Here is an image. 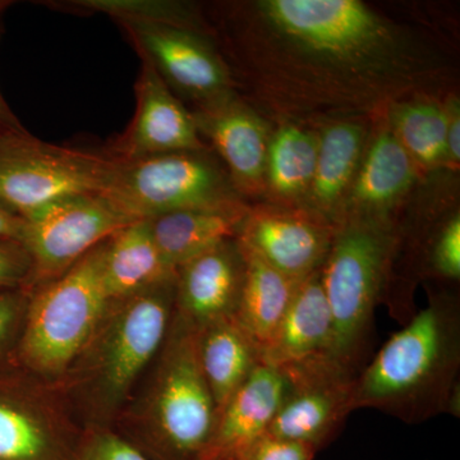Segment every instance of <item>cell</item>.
Masks as SVG:
<instances>
[{"mask_svg": "<svg viewBox=\"0 0 460 460\" xmlns=\"http://www.w3.org/2000/svg\"><path fill=\"white\" fill-rule=\"evenodd\" d=\"M104 195L132 220L244 201L210 147L114 160Z\"/></svg>", "mask_w": 460, "mask_h": 460, "instance_id": "7", "label": "cell"}, {"mask_svg": "<svg viewBox=\"0 0 460 460\" xmlns=\"http://www.w3.org/2000/svg\"><path fill=\"white\" fill-rule=\"evenodd\" d=\"M337 226L305 208L251 206L237 241L280 274L304 280L320 270Z\"/></svg>", "mask_w": 460, "mask_h": 460, "instance_id": "12", "label": "cell"}, {"mask_svg": "<svg viewBox=\"0 0 460 460\" xmlns=\"http://www.w3.org/2000/svg\"><path fill=\"white\" fill-rule=\"evenodd\" d=\"M460 278V217L458 211L429 226L423 257L422 281L456 284Z\"/></svg>", "mask_w": 460, "mask_h": 460, "instance_id": "28", "label": "cell"}, {"mask_svg": "<svg viewBox=\"0 0 460 460\" xmlns=\"http://www.w3.org/2000/svg\"><path fill=\"white\" fill-rule=\"evenodd\" d=\"M190 113L238 195L243 199L263 198L270 123L237 91Z\"/></svg>", "mask_w": 460, "mask_h": 460, "instance_id": "13", "label": "cell"}, {"mask_svg": "<svg viewBox=\"0 0 460 460\" xmlns=\"http://www.w3.org/2000/svg\"><path fill=\"white\" fill-rule=\"evenodd\" d=\"M136 222L104 193L58 199L25 219L22 243L32 261L30 290L65 274L86 253Z\"/></svg>", "mask_w": 460, "mask_h": 460, "instance_id": "9", "label": "cell"}, {"mask_svg": "<svg viewBox=\"0 0 460 460\" xmlns=\"http://www.w3.org/2000/svg\"><path fill=\"white\" fill-rule=\"evenodd\" d=\"M426 307L395 332L356 378L353 410L420 425L460 414V298L428 288Z\"/></svg>", "mask_w": 460, "mask_h": 460, "instance_id": "2", "label": "cell"}, {"mask_svg": "<svg viewBox=\"0 0 460 460\" xmlns=\"http://www.w3.org/2000/svg\"><path fill=\"white\" fill-rule=\"evenodd\" d=\"M65 5L80 9L81 12L107 14L117 23H159L214 36L213 29L204 13H201L198 5L190 3L169 0H75L65 3Z\"/></svg>", "mask_w": 460, "mask_h": 460, "instance_id": "27", "label": "cell"}, {"mask_svg": "<svg viewBox=\"0 0 460 460\" xmlns=\"http://www.w3.org/2000/svg\"><path fill=\"white\" fill-rule=\"evenodd\" d=\"M105 242L57 279L30 290L18 343L27 370L62 380L95 334L113 302L104 281Z\"/></svg>", "mask_w": 460, "mask_h": 460, "instance_id": "6", "label": "cell"}, {"mask_svg": "<svg viewBox=\"0 0 460 460\" xmlns=\"http://www.w3.org/2000/svg\"><path fill=\"white\" fill-rule=\"evenodd\" d=\"M175 278L157 250L148 220H136L105 242L104 281L111 301Z\"/></svg>", "mask_w": 460, "mask_h": 460, "instance_id": "24", "label": "cell"}, {"mask_svg": "<svg viewBox=\"0 0 460 460\" xmlns=\"http://www.w3.org/2000/svg\"><path fill=\"white\" fill-rule=\"evenodd\" d=\"M78 435L47 396L0 378V460H63Z\"/></svg>", "mask_w": 460, "mask_h": 460, "instance_id": "16", "label": "cell"}, {"mask_svg": "<svg viewBox=\"0 0 460 460\" xmlns=\"http://www.w3.org/2000/svg\"><path fill=\"white\" fill-rule=\"evenodd\" d=\"M316 454L308 445L266 432L239 450L232 460H314Z\"/></svg>", "mask_w": 460, "mask_h": 460, "instance_id": "30", "label": "cell"}, {"mask_svg": "<svg viewBox=\"0 0 460 460\" xmlns=\"http://www.w3.org/2000/svg\"><path fill=\"white\" fill-rule=\"evenodd\" d=\"M368 118H334L317 124L319 151L313 186L305 210L337 226L341 208L370 138Z\"/></svg>", "mask_w": 460, "mask_h": 460, "instance_id": "18", "label": "cell"}, {"mask_svg": "<svg viewBox=\"0 0 460 460\" xmlns=\"http://www.w3.org/2000/svg\"><path fill=\"white\" fill-rule=\"evenodd\" d=\"M198 354L217 414L262 362L261 348L234 316L213 321L198 330Z\"/></svg>", "mask_w": 460, "mask_h": 460, "instance_id": "23", "label": "cell"}, {"mask_svg": "<svg viewBox=\"0 0 460 460\" xmlns=\"http://www.w3.org/2000/svg\"><path fill=\"white\" fill-rule=\"evenodd\" d=\"M31 275V257L25 244L17 239L0 238V289H29Z\"/></svg>", "mask_w": 460, "mask_h": 460, "instance_id": "31", "label": "cell"}, {"mask_svg": "<svg viewBox=\"0 0 460 460\" xmlns=\"http://www.w3.org/2000/svg\"><path fill=\"white\" fill-rule=\"evenodd\" d=\"M440 96H414L395 102L385 117L420 174L444 169L447 114Z\"/></svg>", "mask_w": 460, "mask_h": 460, "instance_id": "26", "label": "cell"}, {"mask_svg": "<svg viewBox=\"0 0 460 460\" xmlns=\"http://www.w3.org/2000/svg\"><path fill=\"white\" fill-rule=\"evenodd\" d=\"M237 86L277 120L376 119L401 100L440 96L456 77L429 33L361 0H251L215 7Z\"/></svg>", "mask_w": 460, "mask_h": 460, "instance_id": "1", "label": "cell"}, {"mask_svg": "<svg viewBox=\"0 0 460 460\" xmlns=\"http://www.w3.org/2000/svg\"><path fill=\"white\" fill-rule=\"evenodd\" d=\"M175 314V278L111 302L65 377L96 426H105L162 350Z\"/></svg>", "mask_w": 460, "mask_h": 460, "instance_id": "3", "label": "cell"}, {"mask_svg": "<svg viewBox=\"0 0 460 460\" xmlns=\"http://www.w3.org/2000/svg\"><path fill=\"white\" fill-rule=\"evenodd\" d=\"M420 177L419 168L390 128L385 114L381 115L372 123L370 138L338 226L353 219L394 222L396 210Z\"/></svg>", "mask_w": 460, "mask_h": 460, "instance_id": "15", "label": "cell"}, {"mask_svg": "<svg viewBox=\"0 0 460 460\" xmlns=\"http://www.w3.org/2000/svg\"><path fill=\"white\" fill-rule=\"evenodd\" d=\"M287 389L280 368L260 363L217 414L208 460H232L239 450L266 434Z\"/></svg>", "mask_w": 460, "mask_h": 460, "instance_id": "20", "label": "cell"}, {"mask_svg": "<svg viewBox=\"0 0 460 460\" xmlns=\"http://www.w3.org/2000/svg\"><path fill=\"white\" fill-rule=\"evenodd\" d=\"M141 60L193 109L235 93L238 86L213 35L159 23L119 22ZM192 109V111H193Z\"/></svg>", "mask_w": 460, "mask_h": 460, "instance_id": "10", "label": "cell"}, {"mask_svg": "<svg viewBox=\"0 0 460 460\" xmlns=\"http://www.w3.org/2000/svg\"><path fill=\"white\" fill-rule=\"evenodd\" d=\"M114 160L58 146L26 129L0 133V205L23 220L69 196L104 193Z\"/></svg>", "mask_w": 460, "mask_h": 460, "instance_id": "8", "label": "cell"}, {"mask_svg": "<svg viewBox=\"0 0 460 460\" xmlns=\"http://www.w3.org/2000/svg\"><path fill=\"white\" fill-rule=\"evenodd\" d=\"M136 111L126 131L111 142L105 155L114 160L142 159L208 148L190 109L184 107L147 62L142 60L135 86Z\"/></svg>", "mask_w": 460, "mask_h": 460, "instance_id": "14", "label": "cell"}, {"mask_svg": "<svg viewBox=\"0 0 460 460\" xmlns=\"http://www.w3.org/2000/svg\"><path fill=\"white\" fill-rule=\"evenodd\" d=\"M155 361L133 441L155 460H208L217 410L199 366L198 329L174 314Z\"/></svg>", "mask_w": 460, "mask_h": 460, "instance_id": "4", "label": "cell"}, {"mask_svg": "<svg viewBox=\"0 0 460 460\" xmlns=\"http://www.w3.org/2000/svg\"><path fill=\"white\" fill-rule=\"evenodd\" d=\"M325 357L334 358V325L320 269L299 281L262 362L283 370Z\"/></svg>", "mask_w": 460, "mask_h": 460, "instance_id": "19", "label": "cell"}, {"mask_svg": "<svg viewBox=\"0 0 460 460\" xmlns=\"http://www.w3.org/2000/svg\"><path fill=\"white\" fill-rule=\"evenodd\" d=\"M396 220H345L321 268L334 325V358L359 375L370 361L375 314L383 301L394 250Z\"/></svg>", "mask_w": 460, "mask_h": 460, "instance_id": "5", "label": "cell"}, {"mask_svg": "<svg viewBox=\"0 0 460 460\" xmlns=\"http://www.w3.org/2000/svg\"><path fill=\"white\" fill-rule=\"evenodd\" d=\"M317 151L316 126L277 120L266 155L263 204L304 208L316 171Z\"/></svg>", "mask_w": 460, "mask_h": 460, "instance_id": "22", "label": "cell"}, {"mask_svg": "<svg viewBox=\"0 0 460 460\" xmlns=\"http://www.w3.org/2000/svg\"><path fill=\"white\" fill-rule=\"evenodd\" d=\"M12 2H7V0H0V20H2L3 14L7 11L9 7H11Z\"/></svg>", "mask_w": 460, "mask_h": 460, "instance_id": "36", "label": "cell"}, {"mask_svg": "<svg viewBox=\"0 0 460 460\" xmlns=\"http://www.w3.org/2000/svg\"><path fill=\"white\" fill-rule=\"evenodd\" d=\"M244 272L246 262L237 239L183 263L175 271V314L198 330L234 316Z\"/></svg>", "mask_w": 460, "mask_h": 460, "instance_id": "17", "label": "cell"}, {"mask_svg": "<svg viewBox=\"0 0 460 460\" xmlns=\"http://www.w3.org/2000/svg\"><path fill=\"white\" fill-rule=\"evenodd\" d=\"M251 206L246 201L190 208L148 220L163 261L172 271L226 241L237 239Z\"/></svg>", "mask_w": 460, "mask_h": 460, "instance_id": "21", "label": "cell"}, {"mask_svg": "<svg viewBox=\"0 0 460 460\" xmlns=\"http://www.w3.org/2000/svg\"><path fill=\"white\" fill-rule=\"evenodd\" d=\"M29 289H0V353L17 332L29 305Z\"/></svg>", "mask_w": 460, "mask_h": 460, "instance_id": "32", "label": "cell"}, {"mask_svg": "<svg viewBox=\"0 0 460 460\" xmlns=\"http://www.w3.org/2000/svg\"><path fill=\"white\" fill-rule=\"evenodd\" d=\"M63 460H155L132 438L107 426L93 425L77 440Z\"/></svg>", "mask_w": 460, "mask_h": 460, "instance_id": "29", "label": "cell"}, {"mask_svg": "<svg viewBox=\"0 0 460 460\" xmlns=\"http://www.w3.org/2000/svg\"><path fill=\"white\" fill-rule=\"evenodd\" d=\"M241 250L246 272L234 319L262 352L279 326L301 280L289 279L255 253L243 247Z\"/></svg>", "mask_w": 460, "mask_h": 460, "instance_id": "25", "label": "cell"}, {"mask_svg": "<svg viewBox=\"0 0 460 460\" xmlns=\"http://www.w3.org/2000/svg\"><path fill=\"white\" fill-rule=\"evenodd\" d=\"M288 389L268 434L296 441L317 453L325 449L343 429L353 410L358 375L332 357L281 370Z\"/></svg>", "mask_w": 460, "mask_h": 460, "instance_id": "11", "label": "cell"}, {"mask_svg": "<svg viewBox=\"0 0 460 460\" xmlns=\"http://www.w3.org/2000/svg\"><path fill=\"white\" fill-rule=\"evenodd\" d=\"M447 114V155L444 169L456 172L460 164V105L456 95H447L445 102Z\"/></svg>", "mask_w": 460, "mask_h": 460, "instance_id": "33", "label": "cell"}, {"mask_svg": "<svg viewBox=\"0 0 460 460\" xmlns=\"http://www.w3.org/2000/svg\"><path fill=\"white\" fill-rule=\"evenodd\" d=\"M21 129L25 128L0 93V133L21 131Z\"/></svg>", "mask_w": 460, "mask_h": 460, "instance_id": "35", "label": "cell"}, {"mask_svg": "<svg viewBox=\"0 0 460 460\" xmlns=\"http://www.w3.org/2000/svg\"><path fill=\"white\" fill-rule=\"evenodd\" d=\"M25 220L0 205V238L17 239L22 242Z\"/></svg>", "mask_w": 460, "mask_h": 460, "instance_id": "34", "label": "cell"}]
</instances>
